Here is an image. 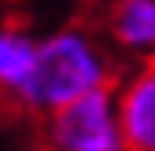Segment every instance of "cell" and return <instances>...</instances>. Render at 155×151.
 Here are the masks:
<instances>
[{"label": "cell", "mask_w": 155, "mask_h": 151, "mask_svg": "<svg viewBox=\"0 0 155 151\" xmlns=\"http://www.w3.org/2000/svg\"><path fill=\"white\" fill-rule=\"evenodd\" d=\"M37 59V41L11 18L0 15V92L11 100L22 96V88L33 74Z\"/></svg>", "instance_id": "4"}, {"label": "cell", "mask_w": 155, "mask_h": 151, "mask_svg": "<svg viewBox=\"0 0 155 151\" xmlns=\"http://www.w3.org/2000/svg\"><path fill=\"white\" fill-rule=\"evenodd\" d=\"M100 88H111V59L104 44L85 30H55L52 37L37 41L33 74L18 103L52 114Z\"/></svg>", "instance_id": "1"}, {"label": "cell", "mask_w": 155, "mask_h": 151, "mask_svg": "<svg viewBox=\"0 0 155 151\" xmlns=\"http://www.w3.org/2000/svg\"><path fill=\"white\" fill-rule=\"evenodd\" d=\"M111 37L129 52H155V0H118L111 8Z\"/></svg>", "instance_id": "5"}, {"label": "cell", "mask_w": 155, "mask_h": 151, "mask_svg": "<svg viewBox=\"0 0 155 151\" xmlns=\"http://www.w3.org/2000/svg\"><path fill=\"white\" fill-rule=\"evenodd\" d=\"M48 140L55 151H126L114 88H100L48 114Z\"/></svg>", "instance_id": "2"}, {"label": "cell", "mask_w": 155, "mask_h": 151, "mask_svg": "<svg viewBox=\"0 0 155 151\" xmlns=\"http://www.w3.org/2000/svg\"><path fill=\"white\" fill-rule=\"evenodd\" d=\"M126 151H155V55L114 88Z\"/></svg>", "instance_id": "3"}]
</instances>
